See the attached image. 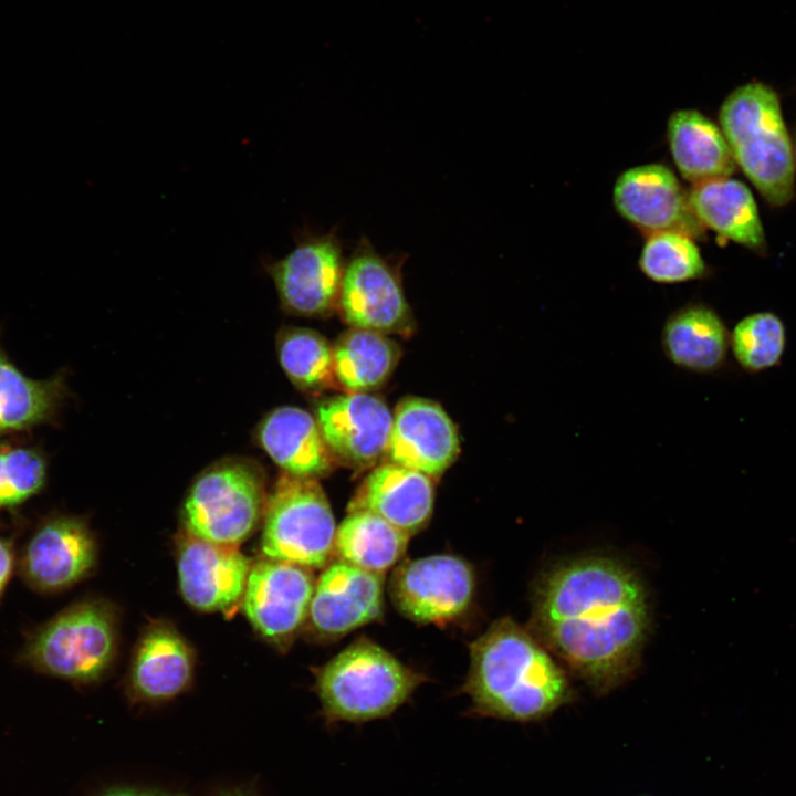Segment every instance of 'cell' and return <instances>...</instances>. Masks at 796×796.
Listing matches in <instances>:
<instances>
[{
	"label": "cell",
	"mask_w": 796,
	"mask_h": 796,
	"mask_svg": "<svg viewBox=\"0 0 796 796\" xmlns=\"http://www.w3.org/2000/svg\"><path fill=\"white\" fill-rule=\"evenodd\" d=\"M649 629L643 582L620 559L569 558L535 585L528 630L597 694L636 671Z\"/></svg>",
	"instance_id": "obj_1"
},
{
	"label": "cell",
	"mask_w": 796,
	"mask_h": 796,
	"mask_svg": "<svg viewBox=\"0 0 796 796\" xmlns=\"http://www.w3.org/2000/svg\"><path fill=\"white\" fill-rule=\"evenodd\" d=\"M463 690L473 714L514 722L541 721L574 700L552 653L510 618L494 621L471 643Z\"/></svg>",
	"instance_id": "obj_2"
},
{
	"label": "cell",
	"mask_w": 796,
	"mask_h": 796,
	"mask_svg": "<svg viewBox=\"0 0 796 796\" xmlns=\"http://www.w3.org/2000/svg\"><path fill=\"white\" fill-rule=\"evenodd\" d=\"M719 125L736 167L775 207L795 192L794 145L776 91L760 81L734 88L719 111Z\"/></svg>",
	"instance_id": "obj_3"
},
{
	"label": "cell",
	"mask_w": 796,
	"mask_h": 796,
	"mask_svg": "<svg viewBox=\"0 0 796 796\" xmlns=\"http://www.w3.org/2000/svg\"><path fill=\"white\" fill-rule=\"evenodd\" d=\"M423 680L380 646L360 639L318 670L316 691L327 725L364 723L391 715Z\"/></svg>",
	"instance_id": "obj_4"
},
{
	"label": "cell",
	"mask_w": 796,
	"mask_h": 796,
	"mask_svg": "<svg viewBox=\"0 0 796 796\" xmlns=\"http://www.w3.org/2000/svg\"><path fill=\"white\" fill-rule=\"evenodd\" d=\"M266 505L264 474L253 461L229 458L205 469L189 488L181 510L186 534L238 546L255 530Z\"/></svg>",
	"instance_id": "obj_5"
},
{
	"label": "cell",
	"mask_w": 796,
	"mask_h": 796,
	"mask_svg": "<svg viewBox=\"0 0 796 796\" xmlns=\"http://www.w3.org/2000/svg\"><path fill=\"white\" fill-rule=\"evenodd\" d=\"M117 649L114 611L97 600L74 604L39 627L21 659L34 670L77 683L102 678Z\"/></svg>",
	"instance_id": "obj_6"
},
{
	"label": "cell",
	"mask_w": 796,
	"mask_h": 796,
	"mask_svg": "<svg viewBox=\"0 0 796 796\" xmlns=\"http://www.w3.org/2000/svg\"><path fill=\"white\" fill-rule=\"evenodd\" d=\"M336 525L317 480L283 472L266 500L261 551L269 559L323 567L335 551Z\"/></svg>",
	"instance_id": "obj_7"
},
{
	"label": "cell",
	"mask_w": 796,
	"mask_h": 796,
	"mask_svg": "<svg viewBox=\"0 0 796 796\" xmlns=\"http://www.w3.org/2000/svg\"><path fill=\"white\" fill-rule=\"evenodd\" d=\"M405 253L380 254L362 237L345 262L337 306L352 327L409 335L415 329L402 289Z\"/></svg>",
	"instance_id": "obj_8"
},
{
	"label": "cell",
	"mask_w": 796,
	"mask_h": 796,
	"mask_svg": "<svg viewBox=\"0 0 796 796\" xmlns=\"http://www.w3.org/2000/svg\"><path fill=\"white\" fill-rule=\"evenodd\" d=\"M295 245L281 259H261L282 308L294 315L327 316L338 303L345 266L338 227L315 232L305 226L293 233Z\"/></svg>",
	"instance_id": "obj_9"
},
{
	"label": "cell",
	"mask_w": 796,
	"mask_h": 796,
	"mask_svg": "<svg viewBox=\"0 0 796 796\" xmlns=\"http://www.w3.org/2000/svg\"><path fill=\"white\" fill-rule=\"evenodd\" d=\"M475 579L472 568L453 555L405 562L394 572L390 595L397 609L421 624H444L470 606Z\"/></svg>",
	"instance_id": "obj_10"
},
{
	"label": "cell",
	"mask_w": 796,
	"mask_h": 796,
	"mask_svg": "<svg viewBox=\"0 0 796 796\" xmlns=\"http://www.w3.org/2000/svg\"><path fill=\"white\" fill-rule=\"evenodd\" d=\"M616 211L649 235L679 231L698 239L704 228L695 218L687 192L675 174L660 163L642 164L624 170L612 189Z\"/></svg>",
	"instance_id": "obj_11"
},
{
	"label": "cell",
	"mask_w": 796,
	"mask_h": 796,
	"mask_svg": "<svg viewBox=\"0 0 796 796\" xmlns=\"http://www.w3.org/2000/svg\"><path fill=\"white\" fill-rule=\"evenodd\" d=\"M314 586L308 568L265 558L251 566L243 610L261 636L283 642L308 618Z\"/></svg>",
	"instance_id": "obj_12"
},
{
	"label": "cell",
	"mask_w": 796,
	"mask_h": 796,
	"mask_svg": "<svg viewBox=\"0 0 796 796\" xmlns=\"http://www.w3.org/2000/svg\"><path fill=\"white\" fill-rule=\"evenodd\" d=\"M97 557L95 538L84 521L55 515L39 525L20 558L25 583L41 593H55L85 578Z\"/></svg>",
	"instance_id": "obj_13"
},
{
	"label": "cell",
	"mask_w": 796,
	"mask_h": 796,
	"mask_svg": "<svg viewBox=\"0 0 796 796\" xmlns=\"http://www.w3.org/2000/svg\"><path fill=\"white\" fill-rule=\"evenodd\" d=\"M316 421L334 459L362 469L387 453L392 415L387 405L367 392H349L321 401Z\"/></svg>",
	"instance_id": "obj_14"
},
{
	"label": "cell",
	"mask_w": 796,
	"mask_h": 796,
	"mask_svg": "<svg viewBox=\"0 0 796 796\" xmlns=\"http://www.w3.org/2000/svg\"><path fill=\"white\" fill-rule=\"evenodd\" d=\"M251 566L237 546L207 542L186 533L178 544L180 593L200 611L231 617L242 604Z\"/></svg>",
	"instance_id": "obj_15"
},
{
	"label": "cell",
	"mask_w": 796,
	"mask_h": 796,
	"mask_svg": "<svg viewBox=\"0 0 796 796\" xmlns=\"http://www.w3.org/2000/svg\"><path fill=\"white\" fill-rule=\"evenodd\" d=\"M459 452L457 428L440 405L419 397L397 405L386 453L390 462L431 478L442 474Z\"/></svg>",
	"instance_id": "obj_16"
},
{
	"label": "cell",
	"mask_w": 796,
	"mask_h": 796,
	"mask_svg": "<svg viewBox=\"0 0 796 796\" xmlns=\"http://www.w3.org/2000/svg\"><path fill=\"white\" fill-rule=\"evenodd\" d=\"M383 605V575L339 559L315 583L308 619L317 632L342 636L379 618Z\"/></svg>",
	"instance_id": "obj_17"
},
{
	"label": "cell",
	"mask_w": 796,
	"mask_h": 796,
	"mask_svg": "<svg viewBox=\"0 0 796 796\" xmlns=\"http://www.w3.org/2000/svg\"><path fill=\"white\" fill-rule=\"evenodd\" d=\"M660 346L677 368L696 375H716L729 364L730 329L712 306L691 301L667 316Z\"/></svg>",
	"instance_id": "obj_18"
},
{
	"label": "cell",
	"mask_w": 796,
	"mask_h": 796,
	"mask_svg": "<svg viewBox=\"0 0 796 796\" xmlns=\"http://www.w3.org/2000/svg\"><path fill=\"white\" fill-rule=\"evenodd\" d=\"M193 651L169 624H151L140 637L132 660L128 688L140 702L171 700L189 687L193 674Z\"/></svg>",
	"instance_id": "obj_19"
},
{
	"label": "cell",
	"mask_w": 796,
	"mask_h": 796,
	"mask_svg": "<svg viewBox=\"0 0 796 796\" xmlns=\"http://www.w3.org/2000/svg\"><path fill=\"white\" fill-rule=\"evenodd\" d=\"M433 502L434 490L430 476L387 462L366 476L348 510L376 514L411 536L429 522Z\"/></svg>",
	"instance_id": "obj_20"
},
{
	"label": "cell",
	"mask_w": 796,
	"mask_h": 796,
	"mask_svg": "<svg viewBox=\"0 0 796 796\" xmlns=\"http://www.w3.org/2000/svg\"><path fill=\"white\" fill-rule=\"evenodd\" d=\"M256 440L291 475L316 480L333 470L335 461L316 419L301 408L286 406L270 411L258 425Z\"/></svg>",
	"instance_id": "obj_21"
},
{
	"label": "cell",
	"mask_w": 796,
	"mask_h": 796,
	"mask_svg": "<svg viewBox=\"0 0 796 796\" xmlns=\"http://www.w3.org/2000/svg\"><path fill=\"white\" fill-rule=\"evenodd\" d=\"M689 201L704 229L750 250H765L757 203L744 182L730 176L695 184L689 191Z\"/></svg>",
	"instance_id": "obj_22"
},
{
	"label": "cell",
	"mask_w": 796,
	"mask_h": 796,
	"mask_svg": "<svg viewBox=\"0 0 796 796\" xmlns=\"http://www.w3.org/2000/svg\"><path fill=\"white\" fill-rule=\"evenodd\" d=\"M667 139L679 174L692 185L730 177L736 168L720 125L694 108L674 111Z\"/></svg>",
	"instance_id": "obj_23"
},
{
	"label": "cell",
	"mask_w": 796,
	"mask_h": 796,
	"mask_svg": "<svg viewBox=\"0 0 796 796\" xmlns=\"http://www.w3.org/2000/svg\"><path fill=\"white\" fill-rule=\"evenodd\" d=\"M400 354L386 334L352 327L333 346L335 379L349 392L376 389L390 377Z\"/></svg>",
	"instance_id": "obj_24"
},
{
	"label": "cell",
	"mask_w": 796,
	"mask_h": 796,
	"mask_svg": "<svg viewBox=\"0 0 796 796\" xmlns=\"http://www.w3.org/2000/svg\"><path fill=\"white\" fill-rule=\"evenodd\" d=\"M409 535L380 516L353 511L336 530L339 559L383 575L404 556Z\"/></svg>",
	"instance_id": "obj_25"
},
{
	"label": "cell",
	"mask_w": 796,
	"mask_h": 796,
	"mask_svg": "<svg viewBox=\"0 0 796 796\" xmlns=\"http://www.w3.org/2000/svg\"><path fill=\"white\" fill-rule=\"evenodd\" d=\"M59 377L35 380L23 375L0 347V434L48 420L63 397Z\"/></svg>",
	"instance_id": "obj_26"
},
{
	"label": "cell",
	"mask_w": 796,
	"mask_h": 796,
	"mask_svg": "<svg viewBox=\"0 0 796 796\" xmlns=\"http://www.w3.org/2000/svg\"><path fill=\"white\" fill-rule=\"evenodd\" d=\"M280 364L300 390L318 394L335 380L333 346L315 331L285 327L276 338Z\"/></svg>",
	"instance_id": "obj_27"
},
{
	"label": "cell",
	"mask_w": 796,
	"mask_h": 796,
	"mask_svg": "<svg viewBox=\"0 0 796 796\" xmlns=\"http://www.w3.org/2000/svg\"><path fill=\"white\" fill-rule=\"evenodd\" d=\"M694 240L679 231L647 235L638 260L640 271L658 284H679L705 277L708 266Z\"/></svg>",
	"instance_id": "obj_28"
},
{
	"label": "cell",
	"mask_w": 796,
	"mask_h": 796,
	"mask_svg": "<svg viewBox=\"0 0 796 796\" xmlns=\"http://www.w3.org/2000/svg\"><path fill=\"white\" fill-rule=\"evenodd\" d=\"M786 346V325L772 311L750 313L730 331V353L747 374H758L781 365Z\"/></svg>",
	"instance_id": "obj_29"
},
{
	"label": "cell",
	"mask_w": 796,
	"mask_h": 796,
	"mask_svg": "<svg viewBox=\"0 0 796 796\" xmlns=\"http://www.w3.org/2000/svg\"><path fill=\"white\" fill-rule=\"evenodd\" d=\"M46 461L34 448H0V511L15 507L43 488Z\"/></svg>",
	"instance_id": "obj_30"
},
{
	"label": "cell",
	"mask_w": 796,
	"mask_h": 796,
	"mask_svg": "<svg viewBox=\"0 0 796 796\" xmlns=\"http://www.w3.org/2000/svg\"><path fill=\"white\" fill-rule=\"evenodd\" d=\"M98 796H188L185 792L166 789V788H154V787H137V786H117L112 787Z\"/></svg>",
	"instance_id": "obj_31"
},
{
	"label": "cell",
	"mask_w": 796,
	"mask_h": 796,
	"mask_svg": "<svg viewBox=\"0 0 796 796\" xmlns=\"http://www.w3.org/2000/svg\"><path fill=\"white\" fill-rule=\"evenodd\" d=\"M14 567V552L12 543L0 537V595L8 584Z\"/></svg>",
	"instance_id": "obj_32"
},
{
	"label": "cell",
	"mask_w": 796,
	"mask_h": 796,
	"mask_svg": "<svg viewBox=\"0 0 796 796\" xmlns=\"http://www.w3.org/2000/svg\"><path fill=\"white\" fill-rule=\"evenodd\" d=\"M218 796H253V795L244 789L234 788V789L226 790V792L219 794Z\"/></svg>",
	"instance_id": "obj_33"
},
{
	"label": "cell",
	"mask_w": 796,
	"mask_h": 796,
	"mask_svg": "<svg viewBox=\"0 0 796 796\" xmlns=\"http://www.w3.org/2000/svg\"><path fill=\"white\" fill-rule=\"evenodd\" d=\"M793 145H794V159H795V167H796V137H795V142L793 143Z\"/></svg>",
	"instance_id": "obj_34"
}]
</instances>
